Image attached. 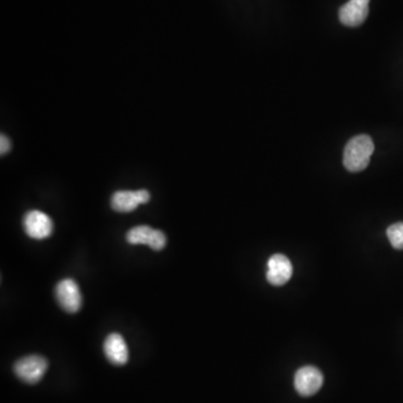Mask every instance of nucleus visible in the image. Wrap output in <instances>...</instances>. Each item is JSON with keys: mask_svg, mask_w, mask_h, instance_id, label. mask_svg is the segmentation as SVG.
Returning <instances> with one entry per match:
<instances>
[{"mask_svg": "<svg viewBox=\"0 0 403 403\" xmlns=\"http://www.w3.org/2000/svg\"><path fill=\"white\" fill-rule=\"evenodd\" d=\"M374 153L373 140L368 134H361L349 140L345 146L343 164L349 172L366 170Z\"/></svg>", "mask_w": 403, "mask_h": 403, "instance_id": "nucleus-1", "label": "nucleus"}, {"mask_svg": "<svg viewBox=\"0 0 403 403\" xmlns=\"http://www.w3.org/2000/svg\"><path fill=\"white\" fill-rule=\"evenodd\" d=\"M49 368V363L45 358L38 355H30L17 361L13 366L15 374L18 379L26 382L28 385H35L43 378Z\"/></svg>", "mask_w": 403, "mask_h": 403, "instance_id": "nucleus-2", "label": "nucleus"}, {"mask_svg": "<svg viewBox=\"0 0 403 403\" xmlns=\"http://www.w3.org/2000/svg\"><path fill=\"white\" fill-rule=\"evenodd\" d=\"M324 383L322 372L315 366H304L295 374V389L303 397L317 393Z\"/></svg>", "mask_w": 403, "mask_h": 403, "instance_id": "nucleus-3", "label": "nucleus"}, {"mask_svg": "<svg viewBox=\"0 0 403 403\" xmlns=\"http://www.w3.org/2000/svg\"><path fill=\"white\" fill-rule=\"evenodd\" d=\"M23 226L27 235L35 240L46 239L53 232V221L49 215L40 211L26 213L23 220Z\"/></svg>", "mask_w": 403, "mask_h": 403, "instance_id": "nucleus-4", "label": "nucleus"}, {"mask_svg": "<svg viewBox=\"0 0 403 403\" xmlns=\"http://www.w3.org/2000/svg\"><path fill=\"white\" fill-rule=\"evenodd\" d=\"M127 241L130 245H146L155 251H160L166 245V235L159 230H153L148 226H139L132 228L127 233Z\"/></svg>", "mask_w": 403, "mask_h": 403, "instance_id": "nucleus-5", "label": "nucleus"}, {"mask_svg": "<svg viewBox=\"0 0 403 403\" xmlns=\"http://www.w3.org/2000/svg\"><path fill=\"white\" fill-rule=\"evenodd\" d=\"M57 299L65 312L74 314L82 306V295L78 284L73 279H64L57 286Z\"/></svg>", "mask_w": 403, "mask_h": 403, "instance_id": "nucleus-6", "label": "nucleus"}, {"mask_svg": "<svg viewBox=\"0 0 403 403\" xmlns=\"http://www.w3.org/2000/svg\"><path fill=\"white\" fill-rule=\"evenodd\" d=\"M151 199V194L146 189L139 191H119L111 197V206L119 213H129L136 210L140 204H145Z\"/></svg>", "mask_w": 403, "mask_h": 403, "instance_id": "nucleus-7", "label": "nucleus"}, {"mask_svg": "<svg viewBox=\"0 0 403 403\" xmlns=\"http://www.w3.org/2000/svg\"><path fill=\"white\" fill-rule=\"evenodd\" d=\"M268 270H267V280L272 286L279 287L284 286L291 280L293 276V264L286 255H274L269 259Z\"/></svg>", "mask_w": 403, "mask_h": 403, "instance_id": "nucleus-8", "label": "nucleus"}, {"mask_svg": "<svg viewBox=\"0 0 403 403\" xmlns=\"http://www.w3.org/2000/svg\"><path fill=\"white\" fill-rule=\"evenodd\" d=\"M370 0H349L341 6L339 16L341 24L349 27H358L366 22L368 15Z\"/></svg>", "mask_w": 403, "mask_h": 403, "instance_id": "nucleus-9", "label": "nucleus"}, {"mask_svg": "<svg viewBox=\"0 0 403 403\" xmlns=\"http://www.w3.org/2000/svg\"><path fill=\"white\" fill-rule=\"evenodd\" d=\"M103 349L107 360L115 366H124L128 362L129 358L128 346L120 334L113 333L107 336Z\"/></svg>", "mask_w": 403, "mask_h": 403, "instance_id": "nucleus-10", "label": "nucleus"}, {"mask_svg": "<svg viewBox=\"0 0 403 403\" xmlns=\"http://www.w3.org/2000/svg\"><path fill=\"white\" fill-rule=\"evenodd\" d=\"M387 239L397 250H403V222L392 224L387 230Z\"/></svg>", "mask_w": 403, "mask_h": 403, "instance_id": "nucleus-11", "label": "nucleus"}, {"mask_svg": "<svg viewBox=\"0 0 403 403\" xmlns=\"http://www.w3.org/2000/svg\"><path fill=\"white\" fill-rule=\"evenodd\" d=\"M11 140H9L8 137L5 136V134H1V136H0V153H1V155H5V153H8V151H11Z\"/></svg>", "mask_w": 403, "mask_h": 403, "instance_id": "nucleus-12", "label": "nucleus"}]
</instances>
